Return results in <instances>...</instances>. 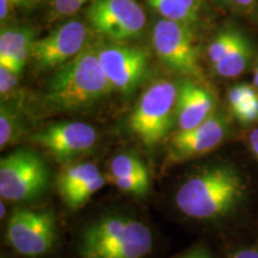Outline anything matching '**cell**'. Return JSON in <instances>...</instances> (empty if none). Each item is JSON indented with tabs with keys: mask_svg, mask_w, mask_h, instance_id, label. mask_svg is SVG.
<instances>
[{
	"mask_svg": "<svg viewBox=\"0 0 258 258\" xmlns=\"http://www.w3.org/2000/svg\"><path fill=\"white\" fill-rule=\"evenodd\" d=\"M15 5L22 6V8H34L37 4L38 0H12Z\"/></svg>",
	"mask_w": 258,
	"mask_h": 258,
	"instance_id": "31",
	"label": "cell"
},
{
	"mask_svg": "<svg viewBox=\"0 0 258 258\" xmlns=\"http://www.w3.org/2000/svg\"><path fill=\"white\" fill-rule=\"evenodd\" d=\"M246 183L228 164H215L189 176L175 194L183 215L201 221L218 220L233 213L244 201Z\"/></svg>",
	"mask_w": 258,
	"mask_h": 258,
	"instance_id": "1",
	"label": "cell"
},
{
	"mask_svg": "<svg viewBox=\"0 0 258 258\" xmlns=\"http://www.w3.org/2000/svg\"><path fill=\"white\" fill-rule=\"evenodd\" d=\"M12 6H15L12 0H0V18H2V22L8 19Z\"/></svg>",
	"mask_w": 258,
	"mask_h": 258,
	"instance_id": "29",
	"label": "cell"
},
{
	"mask_svg": "<svg viewBox=\"0 0 258 258\" xmlns=\"http://www.w3.org/2000/svg\"><path fill=\"white\" fill-rule=\"evenodd\" d=\"M54 14L60 17L72 16L78 12L84 5L93 0H50Z\"/></svg>",
	"mask_w": 258,
	"mask_h": 258,
	"instance_id": "25",
	"label": "cell"
},
{
	"mask_svg": "<svg viewBox=\"0 0 258 258\" xmlns=\"http://www.w3.org/2000/svg\"><path fill=\"white\" fill-rule=\"evenodd\" d=\"M105 183L106 178L102 173V175H99L98 177H96V178L90 180L86 184H84L80 186V188L74 190V191L71 192L70 195L63 198L62 201L71 211H77V209L82 208L83 206L95 195V194L98 192L99 190L105 185Z\"/></svg>",
	"mask_w": 258,
	"mask_h": 258,
	"instance_id": "20",
	"label": "cell"
},
{
	"mask_svg": "<svg viewBox=\"0 0 258 258\" xmlns=\"http://www.w3.org/2000/svg\"><path fill=\"white\" fill-rule=\"evenodd\" d=\"M109 182L139 199L150 195L152 186L146 164L134 153H120L112 158L109 164Z\"/></svg>",
	"mask_w": 258,
	"mask_h": 258,
	"instance_id": "14",
	"label": "cell"
},
{
	"mask_svg": "<svg viewBox=\"0 0 258 258\" xmlns=\"http://www.w3.org/2000/svg\"><path fill=\"white\" fill-rule=\"evenodd\" d=\"M252 55V48L246 37H243L235 46L228 51L220 61L214 63V70L219 76L224 78H233L239 76L246 69Z\"/></svg>",
	"mask_w": 258,
	"mask_h": 258,
	"instance_id": "18",
	"label": "cell"
},
{
	"mask_svg": "<svg viewBox=\"0 0 258 258\" xmlns=\"http://www.w3.org/2000/svg\"><path fill=\"white\" fill-rule=\"evenodd\" d=\"M31 141L46 148L59 161H69L86 154L96 146L97 132L82 121H61L31 135Z\"/></svg>",
	"mask_w": 258,
	"mask_h": 258,
	"instance_id": "9",
	"label": "cell"
},
{
	"mask_svg": "<svg viewBox=\"0 0 258 258\" xmlns=\"http://www.w3.org/2000/svg\"><path fill=\"white\" fill-rule=\"evenodd\" d=\"M88 29L83 22L69 21L34 42L30 57L42 70L62 66L84 49Z\"/></svg>",
	"mask_w": 258,
	"mask_h": 258,
	"instance_id": "11",
	"label": "cell"
},
{
	"mask_svg": "<svg viewBox=\"0 0 258 258\" xmlns=\"http://www.w3.org/2000/svg\"><path fill=\"white\" fill-rule=\"evenodd\" d=\"M232 114L235 116L238 121L244 124H250L258 121V95L244 104L232 110Z\"/></svg>",
	"mask_w": 258,
	"mask_h": 258,
	"instance_id": "23",
	"label": "cell"
},
{
	"mask_svg": "<svg viewBox=\"0 0 258 258\" xmlns=\"http://www.w3.org/2000/svg\"><path fill=\"white\" fill-rule=\"evenodd\" d=\"M179 258H213L211 251L205 246H196L192 250L185 252Z\"/></svg>",
	"mask_w": 258,
	"mask_h": 258,
	"instance_id": "26",
	"label": "cell"
},
{
	"mask_svg": "<svg viewBox=\"0 0 258 258\" xmlns=\"http://www.w3.org/2000/svg\"><path fill=\"white\" fill-rule=\"evenodd\" d=\"M243 37L244 35L235 29H227L219 34L208 47V57L211 62L214 64L220 61Z\"/></svg>",
	"mask_w": 258,
	"mask_h": 258,
	"instance_id": "21",
	"label": "cell"
},
{
	"mask_svg": "<svg viewBox=\"0 0 258 258\" xmlns=\"http://www.w3.org/2000/svg\"><path fill=\"white\" fill-rule=\"evenodd\" d=\"M24 134L23 116L17 106L2 102L0 106V147L2 150L17 144Z\"/></svg>",
	"mask_w": 258,
	"mask_h": 258,
	"instance_id": "19",
	"label": "cell"
},
{
	"mask_svg": "<svg viewBox=\"0 0 258 258\" xmlns=\"http://www.w3.org/2000/svg\"><path fill=\"white\" fill-rule=\"evenodd\" d=\"M230 131V122L221 112L189 131H178L171 139L167 151L169 163L178 164L207 154L220 146Z\"/></svg>",
	"mask_w": 258,
	"mask_h": 258,
	"instance_id": "10",
	"label": "cell"
},
{
	"mask_svg": "<svg viewBox=\"0 0 258 258\" xmlns=\"http://www.w3.org/2000/svg\"><path fill=\"white\" fill-rule=\"evenodd\" d=\"M99 175H102L101 170L88 161L64 165L56 178V188L61 200Z\"/></svg>",
	"mask_w": 258,
	"mask_h": 258,
	"instance_id": "16",
	"label": "cell"
},
{
	"mask_svg": "<svg viewBox=\"0 0 258 258\" xmlns=\"http://www.w3.org/2000/svg\"><path fill=\"white\" fill-rule=\"evenodd\" d=\"M152 44L158 57L169 69L185 76L201 78L199 48L190 25L160 19L153 27Z\"/></svg>",
	"mask_w": 258,
	"mask_h": 258,
	"instance_id": "7",
	"label": "cell"
},
{
	"mask_svg": "<svg viewBox=\"0 0 258 258\" xmlns=\"http://www.w3.org/2000/svg\"><path fill=\"white\" fill-rule=\"evenodd\" d=\"M178 86L171 80L154 82L145 90L129 117V127L146 147L166 138L177 115Z\"/></svg>",
	"mask_w": 258,
	"mask_h": 258,
	"instance_id": "4",
	"label": "cell"
},
{
	"mask_svg": "<svg viewBox=\"0 0 258 258\" xmlns=\"http://www.w3.org/2000/svg\"><path fill=\"white\" fill-rule=\"evenodd\" d=\"M228 5L234 6V8H239L243 10H250L253 8L256 0H224Z\"/></svg>",
	"mask_w": 258,
	"mask_h": 258,
	"instance_id": "28",
	"label": "cell"
},
{
	"mask_svg": "<svg viewBox=\"0 0 258 258\" xmlns=\"http://www.w3.org/2000/svg\"><path fill=\"white\" fill-rule=\"evenodd\" d=\"M99 62L114 89L129 93L144 79L147 70V54L140 48L106 44L97 48Z\"/></svg>",
	"mask_w": 258,
	"mask_h": 258,
	"instance_id": "12",
	"label": "cell"
},
{
	"mask_svg": "<svg viewBox=\"0 0 258 258\" xmlns=\"http://www.w3.org/2000/svg\"><path fill=\"white\" fill-rule=\"evenodd\" d=\"M86 16L93 30L117 42L138 38L146 25L137 0H93Z\"/></svg>",
	"mask_w": 258,
	"mask_h": 258,
	"instance_id": "8",
	"label": "cell"
},
{
	"mask_svg": "<svg viewBox=\"0 0 258 258\" xmlns=\"http://www.w3.org/2000/svg\"><path fill=\"white\" fill-rule=\"evenodd\" d=\"M35 41L36 38L31 29H3L0 34V66L21 74Z\"/></svg>",
	"mask_w": 258,
	"mask_h": 258,
	"instance_id": "15",
	"label": "cell"
},
{
	"mask_svg": "<svg viewBox=\"0 0 258 258\" xmlns=\"http://www.w3.org/2000/svg\"><path fill=\"white\" fill-rule=\"evenodd\" d=\"M256 96V90L246 84H239V85L232 88L228 92V103H230L231 111Z\"/></svg>",
	"mask_w": 258,
	"mask_h": 258,
	"instance_id": "22",
	"label": "cell"
},
{
	"mask_svg": "<svg viewBox=\"0 0 258 258\" xmlns=\"http://www.w3.org/2000/svg\"><path fill=\"white\" fill-rule=\"evenodd\" d=\"M230 258H258L257 247H243V249L234 251Z\"/></svg>",
	"mask_w": 258,
	"mask_h": 258,
	"instance_id": "27",
	"label": "cell"
},
{
	"mask_svg": "<svg viewBox=\"0 0 258 258\" xmlns=\"http://www.w3.org/2000/svg\"><path fill=\"white\" fill-rule=\"evenodd\" d=\"M151 228L127 214H106L84 228L79 237L80 258H145L152 251Z\"/></svg>",
	"mask_w": 258,
	"mask_h": 258,
	"instance_id": "3",
	"label": "cell"
},
{
	"mask_svg": "<svg viewBox=\"0 0 258 258\" xmlns=\"http://www.w3.org/2000/svg\"><path fill=\"white\" fill-rule=\"evenodd\" d=\"M3 258H4V257H3Z\"/></svg>",
	"mask_w": 258,
	"mask_h": 258,
	"instance_id": "34",
	"label": "cell"
},
{
	"mask_svg": "<svg viewBox=\"0 0 258 258\" xmlns=\"http://www.w3.org/2000/svg\"><path fill=\"white\" fill-rule=\"evenodd\" d=\"M253 85H254V88H257V89H258V63H257V67H256V71H254Z\"/></svg>",
	"mask_w": 258,
	"mask_h": 258,
	"instance_id": "33",
	"label": "cell"
},
{
	"mask_svg": "<svg viewBox=\"0 0 258 258\" xmlns=\"http://www.w3.org/2000/svg\"><path fill=\"white\" fill-rule=\"evenodd\" d=\"M49 186V170L40 154L19 148L0 160V196L10 202L40 198Z\"/></svg>",
	"mask_w": 258,
	"mask_h": 258,
	"instance_id": "5",
	"label": "cell"
},
{
	"mask_svg": "<svg viewBox=\"0 0 258 258\" xmlns=\"http://www.w3.org/2000/svg\"><path fill=\"white\" fill-rule=\"evenodd\" d=\"M215 112V98L212 92L195 80H183L178 86L177 101L176 120L178 131L198 127Z\"/></svg>",
	"mask_w": 258,
	"mask_h": 258,
	"instance_id": "13",
	"label": "cell"
},
{
	"mask_svg": "<svg viewBox=\"0 0 258 258\" xmlns=\"http://www.w3.org/2000/svg\"><path fill=\"white\" fill-rule=\"evenodd\" d=\"M112 90L114 86L99 62L97 48H86L54 74L44 98L54 110L72 111L88 108Z\"/></svg>",
	"mask_w": 258,
	"mask_h": 258,
	"instance_id": "2",
	"label": "cell"
},
{
	"mask_svg": "<svg viewBox=\"0 0 258 258\" xmlns=\"http://www.w3.org/2000/svg\"><path fill=\"white\" fill-rule=\"evenodd\" d=\"M249 140L251 150H252L254 157H256V159L258 161V128L253 129V131L251 132Z\"/></svg>",
	"mask_w": 258,
	"mask_h": 258,
	"instance_id": "30",
	"label": "cell"
},
{
	"mask_svg": "<svg viewBox=\"0 0 258 258\" xmlns=\"http://www.w3.org/2000/svg\"><path fill=\"white\" fill-rule=\"evenodd\" d=\"M6 240L22 256L47 254L57 240L55 215L49 209L16 208L6 224Z\"/></svg>",
	"mask_w": 258,
	"mask_h": 258,
	"instance_id": "6",
	"label": "cell"
},
{
	"mask_svg": "<svg viewBox=\"0 0 258 258\" xmlns=\"http://www.w3.org/2000/svg\"><path fill=\"white\" fill-rule=\"evenodd\" d=\"M0 209H2V211H0V217H2V219H4V217L6 215V206L4 203V200H3L2 203H0Z\"/></svg>",
	"mask_w": 258,
	"mask_h": 258,
	"instance_id": "32",
	"label": "cell"
},
{
	"mask_svg": "<svg viewBox=\"0 0 258 258\" xmlns=\"http://www.w3.org/2000/svg\"><path fill=\"white\" fill-rule=\"evenodd\" d=\"M164 19L191 25L199 19L201 0H146Z\"/></svg>",
	"mask_w": 258,
	"mask_h": 258,
	"instance_id": "17",
	"label": "cell"
},
{
	"mask_svg": "<svg viewBox=\"0 0 258 258\" xmlns=\"http://www.w3.org/2000/svg\"><path fill=\"white\" fill-rule=\"evenodd\" d=\"M19 74L12 72L6 67L0 66V95L3 101L8 99L10 96L14 95L16 88L18 86Z\"/></svg>",
	"mask_w": 258,
	"mask_h": 258,
	"instance_id": "24",
	"label": "cell"
}]
</instances>
